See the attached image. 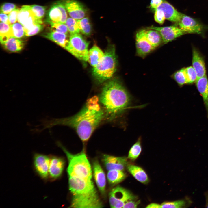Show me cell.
Instances as JSON below:
<instances>
[{
  "label": "cell",
  "mask_w": 208,
  "mask_h": 208,
  "mask_svg": "<svg viewBox=\"0 0 208 208\" xmlns=\"http://www.w3.org/2000/svg\"><path fill=\"white\" fill-rule=\"evenodd\" d=\"M95 96L88 99L83 108L74 116L58 119L54 125L68 126L74 129L83 142L87 141L93 132L106 117L103 108Z\"/></svg>",
  "instance_id": "6da1fadb"
},
{
  "label": "cell",
  "mask_w": 208,
  "mask_h": 208,
  "mask_svg": "<svg viewBox=\"0 0 208 208\" xmlns=\"http://www.w3.org/2000/svg\"><path fill=\"white\" fill-rule=\"evenodd\" d=\"M99 101L106 117L113 120L131 107V97L120 82L114 79L104 86Z\"/></svg>",
  "instance_id": "7a4b0ae2"
},
{
  "label": "cell",
  "mask_w": 208,
  "mask_h": 208,
  "mask_svg": "<svg viewBox=\"0 0 208 208\" xmlns=\"http://www.w3.org/2000/svg\"><path fill=\"white\" fill-rule=\"evenodd\" d=\"M68 176L69 190L72 194V207L90 208L99 202L100 199L92 179Z\"/></svg>",
  "instance_id": "3957f363"
},
{
  "label": "cell",
  "mask_w": 208,
  "mask_h": 208,
  "mask_svg": "<svg viewBox=\"0 0 208 208\" xmlns=\"http://www.w3.org/2000/svg\"><path fill=\"white\" fill-rule=\"evenodd\" d=\"M65 154L68 161L67 172L68 176L92 180L91 165L83 149L79 153L73 154L69 152L60 143H57Z\"/></svg>",
  "instance_id": "277c9868"
},
{
  "label": "cell",
  "mask_w": 208,
  "mask_h": 208,
  "mask_svg": "<svg viewBox=\"0 0 208 208\" xmlns=\"http://www.w3.org/2000/svg\"><path fill=\"white\" fill-rule=\"evenodd\" d=\"M116 62L115 47L111 46L99 63L93 68V75L96 79L102 83L111 78L115 71Z\"/></svg>",
  "instance_id": "5b68a950"
},
{
  "label": "cell",
  "mask_w": 208,
  "mask_h": 208,
  "mask_svg": "<svg viewBox=\"0 0 208 208\" xmlns=\"http://www.w3.org/2000/svg\"><path fill=\"white\" fill-rule=\"evenodd\" d=\"M89 44L79 33L70 34L68 43L65 49L78 59L87 61Z\"/></svg>",
  "instance_id": "8992f818"
},
{
  "label": "cell",
  "mask_w": 208,
  "mask_h": 208,
  "mask_svg": "<svg viewBox=\"0 0 208 208\" xmlns=\"http://www.w3.org/2000/svg\"><path fill=\"white\" fill-rule=\"evenodd\" d=\"M137 198L129 190L120 186L113 188L109 194V202L112 208H123L127 201Z\"/></svg>",
  "instance_id": "52a82bcc"
},
{
  "label": "cell",
  "mask_w": 208,
  "mask_h": 208,
  "mask_svg": "<svg viewBox=\"0 0 208 208\" xmlns=\"http://www.w3.org/2000/svg\"><path fill=\"white\" fill-rule=\"evenodd\" d=\"M179 27L185 34H200L203 31V25L196 19L181 13L177 23Z\"/></svg>",
  "instance_id": "ba28073f"
},
{
  "label": "cell",
  "mask_w": 208,
  "mask_h": 208,
  "mask_svg": "<svg viewBox=\"0 0 208 208\" xmlns=\"http://www.w3.org/2000/svg\"><path fill=\"white\" fill-rule=\"evenodd\" d=\"M18 22L23 26L25 32L31 29L36 24H42V20L37 19L32 12L30 5L22 6L18 14Z\"/></svg>",
  "instance_id": "9c48e42d"
},
{
  "label": "cell",
  "mask_w": 208,
  "mask_h": 208,
  "mask_svg": "<svg viewBox=\"0 0 208 208\" xmlns=\"http://www.w3.org/2000/svg\"><path fill=\"white\" fill-rule=\"evenodd\" d=\"M148 29L158 31L162 37V42L164 44L186 34L179 27L176 25L161 27L152 26Z\"/></svg>",
  "instance_id": "30bf717a"
},
{
  "label": "cell",
  "mask_w": 208,
  "mask_h": 208,
  "mask_svg": "<svg viewBox=\"0 0 208 208\" xmlns=\"http://www.w3.org/2000/svg\"><path fill=\"white\" fill-rule=\"evenodd\" d=\"M50 157L42 154H36L34 157V164L35 170L42 178L46 179L49 176Z\"/></svg>",
  "instance_id": "8fae6325"
},
{
  "label": "cell",
  "mask_w": 208,
  "mask_h": 208,
  "mask_svg": "<svg viewBox=\"0 0 208 208\" xmlns=\"http://www.w3.org/2000/svg\"><path fill=\"white\" fill-rule=\"evenodd\" d=\"M102 161L108 171L112 170L123 171L128 164L127 158L125 157H116L107 154L103 155Z\"/></svg>",
  "instance_id": "7c38bea8"
},
{
  "label": "cell",
  "mask_w": 208,
  "mask_h": 208,
  "mask_svg": "<svg viewBox=\"0 0 208 208\" xmlns=\"http://www.w3.org/2000/svg\"><path fill=\"white\" fill-rule=\"evenodd\" d=\"M145 30L139 31L136 35V54L138 55L143 58L155 49L152 46L146 38Z\"/></svg>",
  "instance_id": "4fadbf2b"
},
{
  "label": "cell",
  "mask_w": 208,
  "mask_h": 208,
  "mask_svg": "<svg viewBox=\"0 0 208 208\" xmlns=\"http://www.w3.org/2000/svg\"><path fill=\"white\" fill-rule=\"evenodd\" d=\"M63 3L71 18L76 20L84 18L86 10L80 3L75 0H66Z\"/></svg>",
  "instance_id": "5bb4252c"
},
{
  "label": "cell",
  "mask_w": 208,
  "mask_h": 208,
  "mask_svg": "<svg viewBox=\"0 0 208 208\" xmlns=\"http://www.w3.org/2000/svg\"><path fill=\"white\" fill-rule=\"evenodd\" d=\"M93 170L95 182L101 193L104 195L105 192L106 178L105 173L98 161L93 163Z\"/></svg>",
  "instance_id": "9a60e30c"
},
{
  "label": "cell",
  "mask_w": 208,
  "mask_h": 208,
  "mask_svg": "<svg viewBox=\"0 0 208 208\" xmlns=\"http://www.w3.org/2000/svg\"><path fill=\"white\" fill-rule=\"evenodd\" d=\"M65 161L62 157L55 156L50 157L49 169V176L53 179L61 176L65 165Z\"/></svg>",
  "instance_id": "2e32d148"
},
{
  "label": "cell",
  "mask_w": 208,
  "mask_h": 208,
  "mask_svg": "<svg viewBox=\"0 0 208 208\" xmlns=\"http://www.w3.org/2000/svg\"><path fill=\"white\" fill-rule=\"evenodd\" d=\"M192 51V66L196 71L197 79L206 75L205 63L203 58L194 47Z\"/></svg>",
  "instance_id": "e0dca14e"
},
{
  "label": "cell",
  "mask_w": 208,
  "mask_h": 208,
  "mask_svg": "<svg viewBox=\"0 0 208 208\" xmlns=\"http://www.w3.org/2000/svg\"><path fill=\"white\" fill-rule=\"evenodd\" d=\"M157 9L161 10L163 11L166 19L176 23L179 21L181 13L178 12L167 1H163L162 3Z\"/></svg>",
  "instance_id": "ac0fdd59"
},
{
  "label": "cell",
  "mask_w": 208,
  "mask_h": 208,
  "mask_svg": "<svg viewBox=\"0 0 208 208\" xmlns=\"http://www.w3.org/2000/svg\"><path fill=\"white\" fill-rule=\"evenodd\" d=\"M195 83L197 88L203 98L208 117V80L206 75L197 79Z\"/></svg>",
  "instance_id": "d6986e66"
},
{
  "label": "cell",
  "mask_w": 208,
  "mask_h": 208,
  "mask_svg": "<svg viewBox=\"0 0 208 208\" xmlns=\"http://www.w3.org/2000/svg\"><path fill=\"white\" fill-rule=\"evenodd\" d=\"M67 34L56 31H51L43 34L44 37L50 40L64 49L69 41Z\"/></svg>",
  "instance_id": "ffe728a7"
},
{
  "label": "cell",
  "mask_w": 208,
  "mask_h": 208,
  "mask_svg": "<svg viewBox=\"0 0 208 208\" xmlns=\"http://www.w3.org/2000/svg\"><path fill=\"white\" fill-rule=\"evenodd\" d=\"M126 168L128 171L138 181L144 184L148 182L147 174L140 167L133 164H128Z\"/></svg>",
  "instance_id": "44dd1931"
},
{
  "label": "cell",
  "mask_w": 208,
  "mask_h": 208,
  "mask_svg": "<svg viewBox=\"0 0 208 208\" xmlns=\"http://www.w3.org/2000/svg\"><path fill=\"white\" fill-rule=\"evenodd\" d=\"M104 54L97 46L94 45L88 51V61L93 68L99 63Z\"/></svg>",
  "instance_id": "7402d4cb"
},
{
  "label": "cell",
  "mask_w": 208,
  "mask_h": 208,
  "mask_svg": "<svg viewBox=\"0 0 208 208\" xmlns=\"http://www.w3.org/2000/svg\"><path fill=\"white\" fill-rule=\"evenodd\" d=\"M2 44L7 50L13 52L20 51L24 46L22 41L13 37H10Z\"/></svg>",
  "instance_id": "603a6c76"
},
{
  "label": "cell",
  "mask_w": 208,
  "mask_h": 208,
  "mask_svg": "<svg viewBox=\"0 0 208 208\" xmlns=\"http://www.w3.org/2000/svg\"><path fill=\"white\" fill-rule=\"evenodd\" d=\"M145 35L147 40L154 49L163 42L160 34L156 30L151 29L145 30Z\"/></svg>",
  "instance_id": "cb8c5ba5"
},
{
  "label": "cell",
  "mask_w": 208,
  "mask_h": 208,
  "mask_svg": "<svg viewBox=\"0 0 208 208\" xmlns=\"http://www.w3.org/2000/svg\"><path fill=\"white\" fill-rule=\"evenodd\" d=\"M192 200L188 197L183 199L170 202H164L161 205V208H187L191 205Z\"/></svg>",
  "instance_id": "d4e9b609"
},
{
  "label": "cell",
  "mask_w": 208,
  "mask_h": 208,
  "mask_svg": "<svg viewBox=\"0 0 208 208\" xmlns=\"http://www.w3.org/2000/svg\"><path fill=\"white\" fill-rule=\"evenodd\" d=\"M126 175L123 171L112 170L108 171L107 174L108 181L111 185L117 184L123 181L126 177Z\"/></svg>",
  "instance_id": "484cf974"
},
{
  "label": "cell",
  "mask_w": 208,
  "mask_h": 208,
  "mask_svg": "<svg viewBox=\"0 0 208 208\" xmlns=\"http://www.w3.org/2000/svg\"><path fill=\"white\" fill-rule=\"evenodd\" d=\"M46 21L61 23L62 14L60 9L55 4L53 5L49 10Z\"/></svg>",
  "instance_id": "4316f807"
},
{
  "label": "cell",
  "mask_w": 208,
  "mask_h": 208,
  "mask_svg": "<svg viewBox=\"0 0 208 208\" xmlns=\"http://www.w3.org/2000/svg\"><path fill=\"white\" fill-rule=\"evenodd\" d=\"M12 37L11 25L0 22V40L2 44Z\"/></svg>",
  "instance_id": "83f0119b"
},
{
  "label": "cell",
  "mask_w": 208,
  "mask_h": 208,
  "mask_svg": "<svg viewBox=\"0 0 208 208\" xmlns=\"http://www.w3.org/2000/svg\"><path fill=\"white\" fill-rule=\"evenodd\" d=\"M141 140V137H139L130 149L128 158L130 160H135L140 154L142 151Z\"/></svg>",
  "instance_id": "f1b7e54d"
},
{
  "label": "cell",
  "mask_w": 208,
  "mask_h": 208,
  "mask_svg": "<svg viewBox=\"0 0 208 208\" xmlns=\"http://www.w3.org/2000/svg\"><path fill=\"white\" fill-rule=\"evenodd\" d=\"M80 31L83 34L90 35L92 31V26L88 18L86 17L77 20Z\"/></svg>",
  "instance_id": "f546056e"
},
{
  "label": "cell",
  "mask_w": 208,
  "mask_h": 208,
  "mask_svg": "<svg viewBox=\"0 0 208 208\" xmlns=\"http://www.w3.org/2000/svg\"><path fill=\"white\" fill-rule=\"evenodd\" d=\"M172 77L178 85L181 86L188 84L187 77L185 68H183L175 72Z\"/></svg>",
  "instance_id": "4dcf8cb0"
},
{
  "label": "cell",
  "mask_w": 208,
  "mask_h": 208,
  "mask_svg": "<svg viewBox=\"0 0 208 208\" xmlns=\"http://www.w3.org/2000/svg\"><path fill=\"white\" fill-rule=\"evenodd\" d=\"M65 24L68 32L70 34L79 33L80 31L77 20L72 18H68L66 19Z\"/></svg>",
  "instance_id": "1f68e13d"
},
{
  "label": "cell",
  "mask_w": 208,
  "mask_h": 208,
  "mask_svg": "<svg viewBox=\"0 0 208 208\" xmlns=\"http://www.w3.org/2000/svg\"><path fill=\"white\" fill-rule=\"evenodd\" d=\"M12 37L20 39L25 36L23 26L19 22H16L11 25Z\"/></svg>",
  "instance_id": "d6a6232c"
},
{
  "label": "cell",
  "mask_w": 208,
  "mask_h": 208,
  "mask_svg": "<svg viewBox=\"0 0 208 208\" xmlns=\"http://www.w3.org/2000/svg\"><path fill=\"white\" fill-rule=\"evenodd\" d=\"M47 22L51 26V31L68 34V31L65 24L52 21H48Z\"/></svg>",
  "instance_id": "836d02e7"
},
{
  "label": "cell",
  "mask_w": 208,
  "mask_h": 208,
  "mask_svg": "<svg viewBox=\"0 0 208 208\" xmlns=\"http://www.w3.org/2000/svg\"><path fill=\"white\" fill-rule=\"evenodd\" d=\"M30 7L32 12L36 18L42 20L45 14L46 7L34 5H30Z\"/></svg>",
  "instance_id": "e575fe53"
},
{
  "label": "cell",
  "mask_w": 208,
  "mask_h": 208,
  "mask_svg": "<svg viewBox=\"0 0 208 208\" xmlns=\"http://www.w3.org/2000/svg\"><path fill=\"white\" fill-rule=\"evenodd\" d=\"M188 84L192 83L197 79L196 74L192 66L185 68Z\"/></svg>",
  "instance_id": "d590c367"
},
{
  "label": "cell",
  "mask_w": 208,
  "mask_h": 208,
  "mask_svg": "<svg viewBox=\"0 0 208 208\" xmlns=\"http://www.w3.org/2000/svg\"><path fill=\"white\" fill-rule=\"evenodd\" d=\"M154 18L156 22L161 25L164 23L166 19L163 11L159 9H156L155 10Z\"/></svg>",
  "instance_id": "8d00e7d4"
},
{
  "label": "cell",
  "mask_w": 208,
  "mask_h": 208,
  "mask_svg": "<svg viewBox=\"0 0 208 208\" xmlns=\"http://www.w3.org/2000/svg\"><path fill=\"white\" fill-rule=\"evenodd\" d=\"M42 24H36L29 30L25 33V36L29 37L36 34L43 29Z\"/></svg>",
  "instance_id": "74e56055"
},
{
  "label": "cell",
  "mask_w": 208,
  "mask_h": 208,
  "mask_svg": "<svg viewBox=\"0 0 208 208\" xmlns=\"http://www.w3.org/2000/svg\"><path fill=\"white\" fill-rule=\"evenodd\" d=\"M16 5L12 3H3L1 6L0 12L9 14L16 9Z\"/></svg>",
  "instance_id": "f35d334b"
},
{
  "label": "cell",
  "mask_w": 208,
  "mask_h": 208,
  "mask_svg": "<svg viewBox=\"0 0 208 208\" xmlns=\"http://www.w3.org/2000/svg\"><path fill=\"white\" fill-rule=\"evenodd\" d=\"M55 4L60 9L62 12V18L61 23L65 24L67 18V14L66 9L63 3L61 1H58Z\"/></svg>",
  "instance_id": "ab89813d"
},
{
  "label": "cell",
  "mask_w": 208,
  "mask_h": 208,
  "mask_svg": "<svg viewBox=\"0 0 208 208\" xmlns=\"http://www.w3.org/2000/svg\"><path fill=\"white\" fill-rule=\"evenodd\" d=\"M19 11V9L16 8L8 14L9 21L11 25L18 21V16Z\"/></svg>",
  "instance_id": "60d3db41"
},
{
  "label": "cell",
  "mask_w": 208,
  "mask_h": 208,
  "mask_svg": "<svg viewBox=\"0 0 208 208\" xmlns=\"http://www.w3.org/2000/svg\"><path fill=\"white\" fill-rule=\"evenodd\" d=\"M135 200H131L128 201L124 204L123 208H135L137 207L140 203V200L137 201Z\"/></svg>",
  "instance_id": "b9f144b4"
},
{
  "label": "cell",
  "mask_w": 208,
  "mask_h": 208,
  "mask_svg": "<svg viewBox=\"0 0 208 208\" xmlns=\"http://www.w3.org/2000/svg\"><path fill=\"white\" fill-rule=\"evenodd\" d=\"M163 0H151L150 7L155 10L162 3Z\"/></svg>",
  "instance_id": "7bdbcfd3"
},
{
  "label": "cell",
  "mask_w": 208,
  "mask_h": 208,
  "mask_svg": "<svg viewBox=\"0 0 208 208\" xmlns=\"http://www.w3.org/2000/svg\"><path fill=\"white\" fill-rule=\"evenodd\" d=\"M0 22H3L10 25L8 18V16L6 14L0 12Z\"/></svg>",
  "instance_id": "ee69618b"
},
{
  "label": "cell",
  "mask_w": 208,
  "mask_h": 208,
  "mask_svg": "<svg viewBox=\"0 0 208 208\" xmlns=\"http://www.w3.org/2000/svg\"><path fill=\"white\" fill-rule=\"evenodd\" d=\"M146 207L149 208H160L161 205L156 203H151L148 205Z\"/></svg>",
  "instance_id": "f6af8a7d"
},
{
  "label": "cell",
  "mask_w": 208,
  "mask_h": 208,
  "mask_svg": "<svg viewBox=\"0 0 208 208\" xmlns=\"http://www.w3.org/2000/svg\"><path fill=\"white\" fill-rule=\"evenodd\" d=\"M204 195L205 199V207L208 208V190L205 192Z\"/></svg>",
  "instance_id": "bcb514c9"
}]
</instances>
